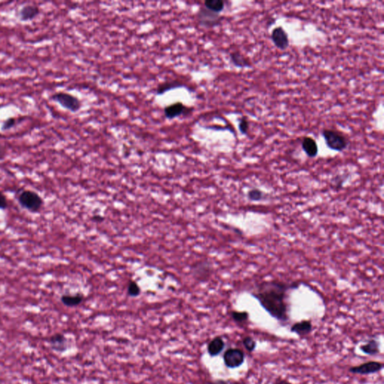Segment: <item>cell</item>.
<instances>
[{
    "label": "cell",
    "mask_w": 384,
    "mask_h": 384,
    "mask_svg": "<svg viewBox=\"0 0 384 384\" xmlns=\"http://www.w3.org/2000/svg\"><path fill=\"white\" fill-rule=\"evenodd\" d=\"M298 283L287 284L273 279L265 281L257 287L251 295L272 318L280 322L289 320V292L297 289Z\"/></svg>",
    "instance_id": "obj_1"
},
{
    "label": "cell",
    "mask_w": 384,
    "mask_h": 384,
    "mask_svg": "<svg viewBox=\"0 0 384 384\" xmlns=\"http://www.w3.org/2000/svg\"><path fill=\"white\" fill-rule=\"evenodd\" d=\"M17 200L22 208L32 213L40 212L44 206V200L38 193L31 190H24L19 194Z\"/></svg>",
    "instance_id": "obj_2"
},
{
    "label": "cell",
    "mask_w": 384,
    "mask_h": 384,
    "mask_svg": "<svg viewBox=\"0 0 384 384\" xmlns=\"http://www.w3.org/2000/svg\"><path fill=\"white\" fill-rule=\"evenodd\" d=\"M51 99L60 104L65 110L74 113V114L78 112L82 107L81 101L76 96L69 93H63V92L55 93L51 96Z\"/></svg>",
    "instance_id": "obj_3"
},
{
    "label": "cell",
    "mask_w": 384,
    "mask_h": 384,
    "mask_svg": "<svg viewBox=\"0 0 384 384\" xmlns=\"http://www.w3.org/2000/svg\"><path fill=\"white\" fill-rule=\"evenodd\" d=\"M322 135L326 142V146L332 150L342 152L348 147L347 139L337 131L323 129Z\"/></svg>",
    "instance_id": "obj_4"
},
{
    "label": "cell",
    "mask_w": 384,
    "mask_h": 384,
    "mask_svg": "<svg viewBox=\"0 0 384 384\" xmlns=\"http://www.w3.org/2000/svg\"><path fill=\"white\" fill-rule=\"evenodd\" d=\"M190 273L195 280L200 282H207L213 273V267L209 261H197L191 266Z\"/></svg>",
    "instance_id": "obj_5"
},
{
    "label": "cell",
    "mask_w": 384,
    "mask_h": 384,
    "mask_svg": "<svg viewBox=\"0 0 384 384\" xmlns=\"http://www.w3.org/2000/svg\"><path fill=\"white\" fill-rule=\"evenodd\" d=\"M220 14L212 12L204 6H200V9L196 14V20L199 25L203 27L210 28L218 25L221 21Z\"/></svg>",
    "instance_id": "obj_6"
},
{
    "label": "cell",
    "mask_w": 384,
    "mask_h": 384,
    "mask_svg": "<svg viewBox=\"0 0 384 384\" xmlns=\"http://www.w3.org/2000/svg\"><path fill=\"white\" fill-rule=\"evenodd\" d=\"M224 362L229 369H236L243 365L245 361V354L237 348H230L224 354Z\"/></svg>",
    "instance_id": "obj_7"
},
{
    "label": "cell",
    "mask_w": 384,
    "mask_h": 384,
    "mask_svg": "<svg viewBox=\"0 0 384 384\" xmlns=\"http://www.w3.org/2000/svg\"><path fill=\"white\" fill-rule=\"evenodd\" d=\"M194 111L193 107H187L182 102H175L167 106L164 109L165 118L174 119L182 116H188Z\"/></svg>",
    "instance_id": "obj_8"
},
{
    "label": "cell",
    "mask_w": 384,
    "mask_h": 384,
    "mask_svg": "<svg viewBox=\"0 0 384 384\" xmlns=\"http://www.w3.org/2000/svg\"><path fill=\"white\" fill-rule=\"evenodd\" d=\"M49 347L58 354H63L68 349V340L63 333H54L47 340Z\"/></svg>",
    "instance_id": "obj_9"
},
{
    "label": "cell",
    "mask_w": 384,
    "mask_h": 384,
    "mask_svg": "<svg viewBox=\"0 0 384 384\" xmlns=\"http://www.w3.org/2000/svg\"><path fill=\"white\" fill-rule=\"evenodd\" d=\"M383 365L378 362H369L362 365L355 366L349 369L351 373L358 374V375H371L380 372L383 369Z\"/></svg>",
    "instance_id": "obj_10"
},
{
    "label": "cell",
    "mask_w": 384,
    "mask_h": 384,
    "mask_svg": "<svg viewBox=\"0 0 384 384\" xmlns=\"http://www.w3.org/2000/svg\"><path fill=\"white\" fill-rule=\"evenodd\" d=\"M271 39L275 46L280 50H284L288 47L289 38L283 27L275 28L271 35Z\"/></svg>",
    "instance_id": "obj_11"
},
{
    "label": "cell",
    "mask_w": 384,
    "mask_h": 384,
    "mask_svg": "<svg viewBox=\"0 0 384 384\" xmlns=\"http://www.w3.org/2000/svg\"><path fill=\"white\" fill-rule=\"evenodd\" d=\"M40 9L35 5H25L19 11V19L21 22H28L36 19Z\"/></svg>",
    "instance_id": "obj_12"
},
{
    "label": "cell",
    "mask_w": 384,
    "mask_h": 384,
    "mask_svg": "<svg viewBox=\"0 0 384 384\" xmlns=\"http://www.w3.org/2000/svg\"><path fill=\"white\" fill-rule=\"evenodd\" d=\"M182 87H186V85H185V83L181 82V81H178V80L166 81L164 82L159 83L157 86L156 94L158 96H162V95L168 93V92Z\"/></svg>",
    "instance_id": "obj_13"
},
{
    "label": "cell",
    "mask_w": 384,
    "mask_h": 384,
    "mask_svg": "<svg viewBox=\"0 0 384 384\" xmlns=\"http://www.w3.org/2000/svg\"><path fill=\"white\" fill-rule=\"evenodd\" d=\"M62 303L66 307L73 308L81 305L84 300V296L82 294H63L60 298Z\"/></svg>",
    "instance_id": "obj_14"
},
{
    "label": "cell",
    "mask_w": 384,
    "mask_h": 384,
    "mask_svg": "<svg viewBox=\"0 0 384 384\" xmlns=\"http://www.w3.org/2000/svg\"><path fill=\"white\" fill-rule=\"evenodd\" d=\"M302 148L305 154L309 158H315L318 153V147L316 141L312 137H304L302 143Z\"/></svg>",
    "instance_id": "obj_15"
},
{
    "label": "cell",
    "mask_w": 384,
    "mask_h": 384,
    "mask_svg": "<svg viewBox=\"0 0 384 384\" xmlns=\"http://www.w3.org/2000/svg\"><path fill=\"white\" fill-rule=\"evenodd\" d=\"M225 346V341L222 338L218 336V337L214 338L209 343L208 346H207V351H208V354H210L211 357H217L222 352Z\"/></svg>",
    "instance_id": "obj_16"
},
{
    "label": "cell",
    "mask_w": 384,
    "mask_h": 384,
    "mask_svg": "<svg viewBox=\"0 0 384 384\" xmlns=\"http://www.w3.org/2000/svg\"><path fill=\"white\" fill-rule=\"evenodd\" d=\"M312 324L309 320H302L298 323H294L293 326L290 328V331L292 333H296L299 336H306L309 334L312 331Z\"/></svg>",
    "instance_id": "obj_17"
},
{
    "label": "cell",
    "mask_w": 384,
    "mask_h": 384,
    "mask_svg": "<svg viewBox=\"0 0 384 384\" xmlns=\"http://www.w3.org/2000/svg\"><path fill=\"white\" fill-rule=\"evenodd\" d=\"M230 61L232 64L237 68H246L251 66L249 60L240 52H232L230 54Z\"/></svg>",
    "instance_id": "obj_18"
},
{
    "label": "cell",
    "mask_w": 384,
    "mask_h": 384,
    "mask_svg": "<svg viewBox=\"0 0 384 384\" xmlns=\"http://www.w3.org/2000/svg\"><path fill=\"white\" fill-rule=\"evenodd\" d=\"M360 350L364 354H368V355L374 356L380 353L378 341L375 339L369 340L368 343L360 346Z\"/></svg>",
    "instance_id": "obj_19"
},
{
    "label": "cell",
    "mask_w": 384,
    "mask_h": 384,
    "mask_svg": "<svg viewBox=\"0 0 384 384\" xmlns=\"http://www.w3.org/2000/svg\"><path fill=\"white\" fill-rule=\"evenodd\" d=\"M204 6L212 12L220 14L225 9V2L222 0H206Z\"/></svg>",
    "instance_id": "obj_20"
},
{
    "label": "cell",
    "mask_w": 384,
    "mask_h": 384,
    "mask_svg": "<svg viewBox=\"0 0 384 384\" xmlns=\"http://www.w3.org/2000/svg\"><path fill=\"white\" fill-rule=\"evenodd\" d=\"M265 193L261 191V189L253 188L250 189L247 193V197L250 202H258L264 200L265 199Z\"/></svg>",
    "instance_id": "obj_21"
},
{
    "label": "cell",
    "mask_w": 384,
    "mask_h": 384,
    "mask_svg": "<svg viewBox=\"0 0 384 384\" xmlns=\"http://www.w3.org/2000/svg\"><path fill=\"white\" fill-rule=\"evenodd\" d=\"M231 318L236 323H243L248 321L249 314L247 312L233 311L231 312Z\"/></svg>",
    "instance_id": "obj_22"
},
{
    "label": "cell",
    "mask_w": 384,
    "mask_h": 384,
    "mask_svg": "<svg viewBox=\"0 0 384 384\" xmlns=\"http://www.w3.org/2000/svg\"><path fill=\"white\" fill-rule=\"evenodd\" d=\"M127 293L132 297H138L140 294V288L137 282L131 281L127 287Z\"/></svg>",
    "instance_id": "obj_23"
},
{
    "label": "cell",
    "mask_w": 384,
    "mask_h": 384,
    "mask_svg": "<svg viewBox=\"0 0 384 384\" xmlns=\"http://www.w3.org/2000/svg\"><path fill=\"white\" fill-rule=\"evenodd\" d=\"M239 130L241 132L242 135H247L248 130H249V122H248L247 117H243L240 119L239 122Z\"/></svg>",
    "instance_id": "obj_24"
},
{
    "label": "cell",
    "mask_w": 384,
    "mask_h": 384,
    "mask_svg": "<svg viewBox=\"0 0 384 384\" xmlns=\"http://www.w3.org/2000/svg\"><path fill=\"white\" fill-rule=\"evenodd\" d=\"M243 344L245 348H246V350L249 352L254 351L257 346L256 341L250 336H246L243 339Z\"/></svg>",
    "instance_id": "obj_25"
},
{
    "label": "cell",
    "mask_w": 384,
    "mask_h": 384,
    "mask_svg": "<svg viewBox=\"0 0 384 384\" xmlns=\"http://www.w3.org/2000/svg\"><path fill=\"white\" fill-rule=\"evenodd\" d=\"M17 123L16 119L14 117H10V118L6 119L3 122V125H2V131L3 132H6V131L10 130L14 127V125Z\"/></svg>",
    "instance_id": "obj_26"
},
{
    "label": "cell",
    "mask_w": 384,
    "mask_h": 384,
    "mask_svg": "<svg viewBox=\"0 0 384 384\" xmlns=\"http://www.w3.org/2000/svg\"><path fill=\"white\" fill-rule=\"evenodd\" d=\"M347 177H344L343 176H338L333 179V184L334 185L335 188L340 189L342 187L343 184L345 182Z\"/></svg>",
    "instance_id": "obj_27"
},
{
    "label": "cell",
    "mask_w": 384,
    "mask_h": 384,
    "mask_svg": "<svg viewBox=\"0 0 384 384\" xmlns=\"http://www.w3.org/2000/svg\"><path fill=\"white\" fill-rule=\"evenodd\" d=\"M8 207H9V204H8L7 197L0 191V210H6Z\"/></svg>",
    "instance_id": "obj_28"
},
{
    "label": "cell",
    "mask_w": 384,
    "mask_h": 384,
    "mask_svg": "<svg viewBox=\"0 0 384 384\" xmlns=\"http://www.w3.org/2000/svg\"><path fill=\"white\" fill-rule=\"evenodd\" d=\"M7 156V149L4 145L0 143V161H3Z\"/></svg>",
    "instance_id": "obj_29"
},
{
    "label": "cell",
    "mask_w": 384,
    "mask_h": 384,
    "mask_svg": "<svg viewBox=\"0 0 384 384\" xmlns=\"http://www.w3.org/2000/svg\"><path fill=\"white\" fill-rule=\"evenodd\" d=\"M91 220L96 222V223H101V222H104V218L100 215H95L92 217Z\"/></svg>",
    "instance_id": "obj_30"
},
{
    "label": "cell",
    "mask_w": 384,
    "mask_h": 384,
    "mask_svg": "<svg viewBox=\"0 0 384 384\" xmlns=\"http://www.w3.org/2000/svg\"><path fill=\"white\" fill-rule=\"evenodd\" d=\"M272 384H293L290 382L287 381L286 380H282V379L278 378L277 380H275V382Z\"/></svg>",
    "instance_id": "obj_31"
},
{
    "label": "cell",
    "mask_w": 384,
    "mask_h": 384,
    "mask_svg": "<svg viewBox=\"0 0 384 384\" xmlns=\"http://www.w3.org/2000/svg\"><path fill=\"white\" fill-rule=\"evenodd\" d=\"M210 384H228V382L225 381V380H215V381L212 382V383H211Z\"/></svg>",
    "instance_id": "obj_32"
}]
</instances>
